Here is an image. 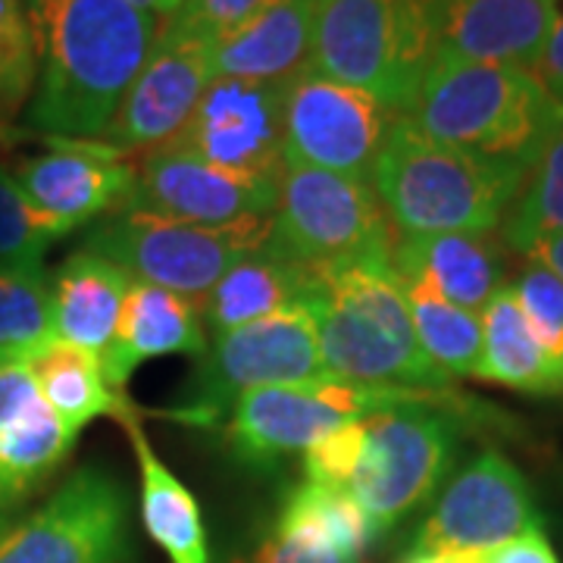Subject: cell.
Returning a JSON list of instances; mask_svg holds the SVG:
<instances>
[{
  "instance_id": "obj_14",
  "label": "cell",
  "mask_w": 563,
  "mask_h": 563,
  "mask_svg": "<svg viewBox=\"0 0 563 563\" xmlns=\"http://www.w3.org/2000/svg\"><path fill=\"white\" fill-rule=\"evenodd\" d=\"M276 201L279 179L232 173L176 144H161L141 157L139 181L125 207L198 225H235L269 220Z\"/></svg>"
},
{
  "instance_id": "obj_41",
  "label": "cell",
  "mask_w": 563,
  "mask_h": 563,
  "mask_svg": "<svg viewBox=\"0 0 563 563\" xmlns=\"http://www.w3.org/2000/svg\"><path fill=\"white\" fill-rule=\"evenodd\" d=\"M125 3L139 7V10L151 13V16H157V20H169V16H173V13L181 7V0H125Z\"/></svg>"
},
{
  "instance_id": "obj_34",
  "label": "cell",
  "mask_w": 563,
  "mask_h": 563,
  "mask_svg": "<svg viewBox=\"0 0 563 563\" xmlns=\"http://www.w3.org/2000/svg\"><path fill=\"white\" fill-rule=\"evenodd\" d=\"M57 239L63 229L29 203L13 173L0 169V261L41 263Z\"/></svg>"
},
{
  "instance_id": "obj_9",
  "label": "cell",
  "mask_w": 563,
  "mask_h": 563,
  "mask_svg": "<svg viewBox=\"0 0 563 563\" xmlns=\"http://www.w3.org/2000/svg\"><path fill=\"white\" fill-rule=\"evenodd\" d=\"M317 379H329V373L322 366L317 303L310 291L273 317L213 335L201 354L191 395L188 404H181L179 417L210 429L244 391Z\"/></svg>"
},
{
  "instance_id": "obj_23",
  "label": "cell",
  "mask_w": 563,
  "mask_h": 563,
  "mask_svg": "<svg viewBox=\"0 0 563 563\" xmlns=\"http://www.w3.org/2000/svg\"><path fill=\"white\" fill-rule=\"evenodd\" d=\"M395 273L420 276L442 298L483 313L504 288V254L492 232L401 235L395 244Z\"/></svg>"
},
{
  "instance_id": "obj_25",
  "label": "cell",
  "mask_w": 563,
  "mask_h": 563,
  "mask_svg": "<svg viewBox=\"0 0 563 563\" xmlns=\"http://www.w3.org/2000/svg\"><path fill=\"white\" fill-rule=\"evenodd\" d=\"M29 366L44 401L73 435H79L98 417H113L120 422L135 417L129 398L107 383L101 357L85 347L51 339L29 354Z\"/></svg>"
},
{
  "instance_id": "obj_26",
  "label": "cell",
  "mask_w": 563,
  "mask_h": 563,
  "mask_svg": "<svg viewBox=\"0 0 563 563\" xmlns=\"http://www.w3.org/2000/svg\"><path fill=\"white\" fill-rule=\"evenodd\" d=\"M141 470V523L169 563H210L201 507L181 479L154 454L139 417L122 422Z\"/></svg>"
},
{
  "instance_id": "obj_36",
  "label": "cell",
  "mask_w": 563,
  "mask_h": 563,
  "mask_svg": "<svg viewBox=\"0 0 563 563\" xmlns=\"http://www.w3.org/2000/svg\"><path fill=\"white\" fill-rule=\"evenodd\" d=\"M263 3L266 0H181L179 10L166 22L213 41L257 13Z\"/></svg>"
},
{
  "instance_id": "obj_20",
  "label": "cell",
  "mask_w": 563,
  "mask_h": 563,
  "mask_svg": "<svg viewBox=\"0 0 563 563\" xmlns=\"http://www.w3.org/2000/svg\"><path fill=\"white\" fill-rule=\"evenodd\" d=\"M207 351L201 303L181 298L169 288L132 279L122 303L113 344L103 354V376L110 388L122 391L132 373L147 361L169 354L201 357Z\"/></svg>"
},
{
  "instance_id": "obj_21",
  "label": "cell",
  "mask_w": 563,
  "mask_h": 563,
  "mask_svg": "<svg viewBox=\"0 0 563 563\" xmlns=\"http://www.w3.org/2000/svg\"><path fill=\"white\" fill-rule=\"evenodd\" d=\"M313 0H266L210 44L213 79L282 85L310 63Z\"/></svg>"
},
{
  "instance_id": "obj_37",
  "label": "cell",
  "mask_w": 563,
  "mask_h": 563,
  "mask_svg": "<svg viewBox=\"0 0 563 563\" xmlns=\"http://www.w3.org/2000/svg\"><path fill=\"white\" fill-rule=\"evenodd\" d=\"M251 563H361L354 558H347L335 548H325V544L310 542V539H301V536H288V532H279L273 529L266 539L261 542V548L254 551Z\"/></svg>"
},
{
  "instance_id": "obj_2",
  "label": "cell",
  "mask_w": 563,
  "mask_h": 563,
  "mask_svg": "<svg viewBox=\"0 0 563 563\" xmlns=\"http://www.w3.org/2000/svg\"><path fill=\"white\" fill-rule=\"evenodd\" d=\"M404 117L439 144L532 169L563 125V103L523 66L435 57Z\"/></svg>"
},
{
  "instance_id": "obj_19",
  "label": "cell",
  "mask_w": 563,
  "mask_h": 563,
  "mask_svg": "<svg viewBox=\"0 0 563 563\" xmlns=\"http://www.w3.org/2000/svg\"><path fill=\"white\" fill-rule=\"evenodd\" d=\"M435 57L532 69L558 20V0H422Z\"/></svg>"
},
{
  "instance_id": "obj_3",
  "label": "cell",
  "mask_w": 563,
  "mask_h": 563,
  "mask_svg": "<svg viewBox=\"0 0 563 563\" xmlns=\"http://www.w3.org/2000/svg\"><path fill=\"white\" fill-rule=\"evenodd\" d=\"M529 169L488 161L426 139L407 117H395L373 191L398 235L495 232L517 201Z\"/></svg>"
},
{
  "instance_id": "obj_13",
  "label": "cell",
  "mask_w": 563,
  "mask_h": 563,
  "mask_svg": "<svg viewBox=\"0 0 563 563\" xmlns=\"http://www.w3.org/2000/svg\"><path fill=\"white\" fill-rule=\"evenodd\" d=\"M542 529L526 476L501 451H483L444 485L413 554H476Z\"/></svg>"
},
{
  "instance_id": "obj_4",
  "label": "cell",
  "mask_w": 563,
  "mask_h": 563,
  "mask_svg": "<svg viewBox=\"0 0 563 563\" xmlns=\"http://www.w3.org/2000/svg\"><path fill=\"white\" fill-rule=\"evenodd\" d=\"M322 366L332 379L444 391L451 379L426 357L391 261L329 269L313 285Z\"/></svg>"
},
{
  "instance_id": "obj_35",
  "label": "cell",
  "mask_w": 563,
  "mask_h": 563,
  "mask_svg": "<svg viewBox=\"0 0 563 563\" xmlns=\"http://www.w3.org/2000/svg\"><path fill=\"white\" fill-rule=\"evenodd\" d=\"M363 451H366L363 420H351L325 432L303 451V483L347 488L361 470Z\"/></svg>"
},
{
  "instance_id": "obj_15",
  "label": "cell",
  "mask_w": 563,
  "mask_h": 563,
  "mask_svg": "<svg viewBox=\"0 0 563 563\" xmlns=\"http://www.w3.org/2000/svg\"><path fill=\"white\" fill-rule=\"evenodd\" d=\"M210 44L198 32L163 22L151 57L101 139L122 154L154 151L181 132L213 81Z\"/></svg>"
},
{
  "instance_id": "obj_42",
  "label": "cell",
  "mask_w": 563,
  "mask_h": 563,
  "mask_svg": "<svg viewBox=\"0 0 563 563\" xmlns=\"http://www.w3.org/2000/svg\"><path fill=\"white\" fill-rule=\"evenodd\" d=\"M404 563H473L470 554H410Z\"/></svg>"
},
{
  "instance_id": "obj_22",
  "label": "cell",
  "mask_w": 563,
  "mask_h": 563,
  "mask_svg": "<svg viewBox=\"0 0 563 563\" xmlns=\"http://www.w3.org/2000/svg\"><path fill=\"white\" fill-rule=\"evenodd\" d=\"M132 276L98 251L79 247L51 279V332L103 357L113 344Z\"/></svg>"
},
{
  "instance_id": "obj_33",
  "label": "cell",
  "mask_w": 563,
  "mask_h": 563,
  "mask_svg": "<svg viewBox=\"0 0 563 563\" xmlns=\"http://www.w3.org/2000/svg\"><path fill=\"white\" fill-rule=\"evenodd\" d=\"M510 288L551 366L558 391H563V282L544 263L526 257L523 273Z\"/></svg>"
},
{
  "instance_id": "obj_30",
  "label": "cell",
  "mask_w": 563,
  "mask_h": 563,
  "mask_svg": "<svg viewBox=\"0 0 563 563\" xmlns=\"http://www.w3.org/2000/svg\"><path fill=\"white\" fill-rule=\"evenodd\" d=\"M51 339V279L44 266L0 261V351L32 354Z\"/></svg>"
},
{
  "instance_id": "obj_38",
  "label": "cell",
  "mask_w": 563,
  "mask_h": 563,
  "mask_svg": "<svg viewBox=\"0 0 563 563\" xmlns=\"http://www.w3.org/2000/svg\"><path fill=\"white\" fill-rule=\"evenodd\" d=\"M470 558H473V563H558V554H554V548H551L542 529L523 532L510 542L476 551Z\"/></svg>"
},
{
  "instance_id": "obj_31",
  "label": "cell",
  "mask_w": 563,
  "mask_h": 563,
  "mask_svg": "<svg viewBox=\"0 0 563 563\" xmlns=\"http://www.w3.org/2000/svg\"><path fill=\"white\" fill-rule=\"evenodd\" d=\"M563 232V125L529 169L504 217V242L526 254L542 235Z\"/></svg>"
},
{
  "instance_id": "obj_27",
  "label": "cell",
  "mask_w": 563,
  "mask_h": 563,
  "mask_svg": "<svg viewBox=\"0 0 563 563\" xmlns=\"http://www.w3.org/2000/svg\"><path fill=\"white\" fill-rule=\"evenodd\" d=\"M483 320V361L476 379L504 385L529 395H558V383L544 361L542 347L536 342L526 322L520 301L510 285L485 303Z\"/></svg>"
},
{
  "instance_id": "obj_40",
  "label": "cell",
  "mask_w": 563,
  "mask_h": 563,
  "mask_svg": "<svg viewBox=\"0 0 563 563\" xmlns=\"http://www.w3.org/2000/svg\"><path fill=\"white\" fill-rule=\"evenodd\" d=\"M526 257L544 263V266H548V269H551V273H554V276L563 282V232L542 235L539 242L526 251Z\"/></svg>"
},
{
  "instance_id": "obj_29",
  "label": "cell",
  "mask_w": 563,
  "mask_h": 563,
  "mask_svg": "<svg viewBox=\"0 0 563 563\" xmlns=\"http://www.w3.org/2000/svg\"><path fill=\"white\" fill-rule=\"evenodd\" d=\"M276 529L335 548L354 561H361L369 542L376 539L363 507L347 488L317 483H301L285 498Z\"/></svg>"
},
{
  "instance_id": "obj_5",
  "label": "cell",
  "mask_w": 563,
  "mask_h": 563,
  "mask_svg": "<svg viewBox=\"0 0 563 563\" xmlns=\"http://www.w3.org/2000/svg\"><path fill=\"white\" fill-rule=\"evenodd\" d=\"M435 63L422 0H313L310 66L404 117Z\"/></svg>"
},
{
  "instance_id": "obj_32",
  "label": "cell",
  "mask_w": 563,
  "mask_h": 563,
  "mask_svg": "<svg viewBox=\"0 0 563 563\" xmlns=\"http://www.w3.org/2000/svg\"><path fill=\"white\" fill-rule=\"evenodd\" d=\"M38 79L35 32L22 0H0V132L32 101Z\"/></svg>"
},
{
  "instance_id": "obj_28",
  "label": "cell",
  "mask_w": 563,
  "mask_h": 563,
  "mask_svg": "<svg viewBox=\"0 0 563 563\" xmlns=\"http://www.w3.org/2000/svg\"><path fill=\"white\" fill-rule=\"evenodd\" d=\"M398 279H401L404 298L410 307V320H413L426 357L435 363L448 379L476 376L479 361H483V320H479V313L463 310L457 303L442 298L420 276L398 273Z\"/></svg>"
},
{
  "instance_id": "obj_39",
  "label": "cell",
  "mask_w": 563,
  "mask_h": 563,
  "mask_svg": "<svg viewBox=\"0 0 563 563\" xmlns=\"http://www.w3.org/2000/svg\"><path fill=\"white\" fill-rule=\"evenodd\" d=\"M536 79L548 88V95L558 103H563V0H558V20L548 35L542 57L532 66Z\"/></svg>"
},
{
  "instance_id": "obj_11",
  "label": "cell",
  "mask_w": 563,
  "mask_h": 563,
  "mask_svg": "<svg viewBox=\"0 0 563 563\" xmlns=\"http://www.w3.org/2000/svg\"><path fill=\"white\" fill-rule=\"evenodd\" d=\"M129 492L101 466H81L0 536V563H129Z\"/></svg>"
},
{
  "instance_id": "obj_6",
  "label": "cell",
  "mask_w": 563,
  "mask_h": 563,
  "mask_svg": "<svg viewBox=\"0 0 563 563\" xmlns=\"http://www.w3.org/2000/svg\"><path fill=\"white\" fill-rule=\"evenodd\" d=\"M398 229L369 181L285 161L266 251L320 276L363 261H391Z\"/></svg>"
},
{
  "instance_id": "obj_18",
  "label": "cell",
  "mask_w": 563,
  "mask_h": 563,
  "mask_svg": "<svg viewBox=\"0 0 563 563\" xmlns=\"http://www.w3.org/2000/svg\"><path fill=\"white\" fill-rule=\"evenodd\" d=\"M51 144L54 151L22 161L13 179L29 203L63 229V235L129 203L139 181V163H129L110 144L88 147V141L66 139H51Z\"/></svg>"
},
{
  "instance_id": "obj_24",
  "label": "cell",
  "mask_w": 563,
  "mask_h": 563,
  "mask_svg": "<svg viewBox=\"0 0 563 563\" xmlns=\"http://www.w3.org/2000/svg\"><path fill=\"white\" fill-rule=\"evenodd\" d=\"M317 276L295 263L282 261L266 247L232 263L222 279L210 288L201 301L203 329L222 335L242 329L247 322L279 313L282 307L301 301L313 291Z\"/></svg>"
},
{
  "instance_id": "obj_1",
  "label": "cell",
  "mask_w": 563,
  "mask_h": 563,
  "mask_svg": "<svg viewBox=\"0 0 563 563\" xmlns=\"http://www.w3.org/2000/svg\"><path fill=\"white\" fill-rule=\"evenodd\" d=\"M38 79L25 125L47 139H101L151 57L163 22L125 0H22Z\"/></svg>"
},
{
  "instance_id": "obj_7",
  "label": "cell",
  "mask_w": 563,
  "mask_h": 563,
  "mask_svg": "<svg viewBox=\"0 0 563 563\" xmlns=\"http://www.w3.org/2000/svg\"><path fill=\"white\" fill-rule=\"evenodd\" d=\"M363 426L366 451L347 492L379 539L442 485L461 448V420L442 391H420L363 417Z\"/></svg>"
},
{
  "instance_id": "obj_8",
  "label": "cell",
  "mask_w": 563,
  "mask_h": 563,
  "mask_svg": "<svg viewBox=\"0 0 563 563\" xmlns=\"http://www.w3.org/2000/svg\"><path fill=\"white\" fill-rule=\"evenodd\" d=\"M269 229L273 217L235 225H198L122 207L95 222L81 247L103 254L132 279L201 303L232 263L261 251Z\"/></svg>"
},
{
  "instance_id": "obj_16",
  "label": "cell",
  "mask_w": 563,
  "mask_h": 563,
  "mask_svg": "<svg viewBox=\"0 0 563 563\" xmlns=\"http://www.w3.org/2000/svg\"><path fill=\"white\" fill-rule=\"evenodd\" d=\"M166 144L232 173L279 179L285 169L282 85L213 79L191 120Z\"/></svg>"
},
{
  "instance_id": "obj_12",
  "label": "cell",
  "mask_w": 563,
  "mask_h": 563,
  "mask_svg": "<svg viewBox=\"0 0 563 563\" xmlns=\"http://www.w3.org/2000/svg\"><path fill=\"white\" fill-rule=\"evenodd\" d=\"M398 113L383 101L317 73L310 63L282 81L285 161L369 181Z\"/></svg>"
},
{
  "instance_id": "obj_10",
  "label": "cell",
  "mask_w": 563,
  "mask_h": 563,
  "mask_svg": "<svg viewBox=\"0 0 563 563\" xmlns=\"http://www.w3.org/2000/svg\"><path fill=\"white\" fill-rule=\"evenodd\" d=\"M413 395L420 391L342 383L332 376L303 385L254 388L229 407L222 432L235 461L247 466H273L303 454L317 439L344 422L363 420Z\"/></svg>"
},
{
  "instance_id": "obj_17",
  "label": "cell",
  "mask_w": 563,
  "mask_h": 563,
  "mask_svg": "<svg viewBox=\"0 0 563 563\" xmlns=\"http://www.w3.org/2000/svg\"><path fill=\"white\" fill-rule=\"evenodd\" d=\"M73 442L76 435L44 401L29 354L0 351V536L57 476Z\"/></svg>"
}]
</instances>
